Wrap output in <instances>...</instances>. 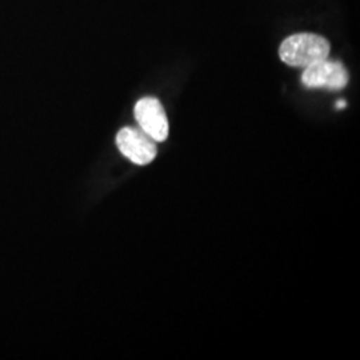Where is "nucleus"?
<instances>
[{"label": "nucleus", "mask_w": 360, "mask_h": 360, "mask_svg": "<svg viewBox=\"0 0 360 360\" xmlns=\"http://www.w3.org/2000/svg\"><path fill=\"white\" fill-rule=\"evenodd\" d=\"M302 82L309 89L343 90L348 83V72L340 62L323 59L304 68Z\"/></svg>", "instance_id": "nucleus-2"}, {"label": "nucleus", "mask_w": 360, "mask_h": 360, "mask_svg": "<svg viewBox=\"0 0 360 360\" xmlns=\"http://www.w3.org/2000/svg\"><path fill=\"white\" fill-rule=\"evenodd\" d=\"M116 146L122 155L132 163L146 166L151 163L156 156V144L143 129L124 127L116 135Z\"/></svg>", "instance_id": "nucleus-3"}, {"label": "nucleus", "mask_w": 360, "mask_h": 360, "mask_svg": "<svg viewBox=\"0 0 360 360\" xmlns=\"http://www.w3.org/2000/svg\"><path fill=\"white\" fill-rule=\"evenodd\" d=\"M336 107H338V108H343V107H346V102H345V101H339V102L336 103Z\"/></svg>", "instance_id": "nucleus-5"}, {"label": "nucleus", "mask_w": 360, "mask_h": 360, "mask_svg": "<svg viewBox=\"0 0 360 360\" xmlns=\"http://www.w3.org/2000/svg\"><path fill=\"white\" fill-rule=\"evenodd\" d=\"M135 117L143 129L155 142L168 138V119L162 103L155 98H143L134 110Z\"/></svg>", "instance_id": "nucleus-4"}, {"label": "nucleus", "mask_w": 360, "mask_h": 360, "mask_svg": "<svg viewBox=\"0 0 360 360\" xmlns=\"http://www.w3.org/2000/svg\"><path fill=\"white\" fill-rule=\"evenodd\" d=\"M330 41L316 34H295L283 40L279 56L285 65L291 67H309L330 55Z\"/></svg>", "instance_id": "nucleus-1"}]
</instances>
